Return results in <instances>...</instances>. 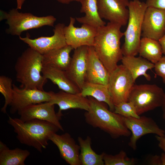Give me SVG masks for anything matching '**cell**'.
Instances as JSON below:
<instances>
[{"instance_id": "6da1fadb", "label": "cell", "mask_w": 165, "mask_h": 165, "mask_svg": "<svg viewBox=\"0 0 165 165\" xmlns=\"http://www.w3.org/2000/svg\"><path fill=\"white\" fill-rule=\"evenodd\" d=\"M121 27L118 24L109 22L97 28L95 38L93 47L109 73L116 68L123 56L120 47V40L124 36Z\"/></svg>"}, {"instance_id": "7a4b0ae2", "label": "cell", "mask_w": 165, "mask_h": 165, "mask_svg": "<svg viewBox=\"0 0 165 165\" xmlns=\"http://www.w3.org/2000/svg\"><path fill=\"white\" fill-rule=\"evenodd\" d=\"M8 123L14 128L21 143L34 147L40 152L46 148L51 136L60 130L51 123L36 119L23 121L9 116Z\"/></svg>"}, {"instance_id": "3957f363", "label": "cell", "mask_w": 165, "mask_h": 165, "mask_svg": "<svg viewBox=\"0 0 165 165\" xmlns=\"http://www.w3.org/2000/svg\"><path fill=\"white\" fill-rule=\"evenodd\" d=\"M89 108L85 113V120L94 128H99L114 139L128 137L131 131L126 126L122 116L108 110L105 102L88 97Z\"/></svg>"}, {"instance_id": "277c9868", "label": "cell", "mask_w": 165, "mask_h": 165, "mask_svg": "<svg viewBox=\"0 0 165 165\" xmlns=\"http://www.w3.org/2000/svg\"><path fill=\"white\" fill-rule=\"evenodd\" d=\"M42 55L30 47L18 58L14 68L20 88L44 90L47 79L42 73Z\"/></svg>"}, {"instance_id": "5b68a950", "label": "cell", "mask_w": 165, "mask_h": 165, "mask_svg": "<svg viewBox=\"0 0 165 165\" xmlns=\"http://www.w3.org/2000/svg\"><path fill=\"white\" fill-rule=\"evenodd\" d=\"M147 6L140 0L130 1L127 27L124 33V42L121 48L123 56H136L138 53L142 33V25Z\"/></svg>"}, {"instance_id": "8992f818", "label": "cell", "mask_w": 165, "mask_h": 165, "mask_svg": "<svg viewBox=\"0 0 165 165\" xmlns=\"http://www.w3.org/2000/svg\"><path fill=\"white\" fill-rule=\"evenodd\" d=\"M16 8L8 12L0 11V20H6L9 25L6 33L12 35L20 36L25 31L38 28L45 26L53 27L56 19L53 16H35L31 13L20 12Z\"/></svg>"}, {"instance_id": "52a82bcc", "label": "cell", "mask_w": 165, "mask_h": 165, "mask_svg": "<svg viewBox=\"0 0 165 165\" xmlns=\"http://www.w3.org/2000/svg\"><path fill=\"white\" fill-rule=\"evenodd\" d=\"M164 94L163 89L155 84L134 85L128 101L132 102L139 116L162 105Z\"/></svg>"}, {"instance_id": "ba28073f", "label": "cell", "mask_w": 165, "mask_h": 165, "mask_svg": "<svg viewBox=\"0 0 165 165\" xmlns=\"http://www.w3.org/2000/svg\"><path fill=\"white\" fill-rule=\"evenodd\" d=\"M134 82L130 73L122 64L118 65L110 73L108 86L114 106L128 101Z\"/></svg>"}, {"instance_id": "9c48e42d", "label": "cell", "mask_w": 165, "mask_h": 165, "mask_svg": "<svg viewBox=\"0 0 165 165\" xmlns=\"http://www.w3.org/2000/svg\"><path fill=\"white\" fill-rule=\"evenodd\" d=\"M13 94L9 105L11 114L18 113L25 107L31 105L49 102L53 91L19 88L13 84Z\"/></svg>"}, {"instance_id": "30bf717a", "label": "cell", "mask_w": 165, "mask_h": 165, "mask_svg": "<svg viewBox=\"0 0 165 165\" xmlns=\"http://www.w3.org/2000/svg\"><path fill=\"white\" fill-rule=\"evenodd\" d=\"M123 119L126 126L131 132L128 145L134 150L137 148L138 140L144 135L152 134L161 137L165 136V131L151 117L144 116H140L139 118L123 117Z\"/></svg>"}, {"instance_id": "8fae6325", "label": "cell", "mask_w": 165, "mask_h": 165, "mask_svg": "<svg viewBox=\"0 0 165 165\" xmlns=\"http://www.w3.org/2000/svg\"><path fill=\"white\" fill-rule=\"evenodd\" d=\"M65 25L64 23L57 24L53 30V35L51 36H42L31 39L29 35L19 39L29 46L42 55L52 50L59 49L67 45L64 34Z\"/></svg>"}, {"instance_id": "7c38bea8", "label": "cell", "mask_w": 165, "mask_h": 165, "mask_svg": "<svg viewBox=\"0 0 165 165\" xmlns=\"http://www.w3.org/2000/svg\"><path fill=\"white\" fill-rule=\"evenodd\" d=\"M76 19L71 17L68 26L64 29L66 41L67 45L76 49L82 46H93L97 28L87 24H82L81 27L74 26Z\"/></svg>"}, {"instance_id": "4fadbf2b", "label": "cell", "mask_w": 165, "mask_h": 165, "mask_svg": "<svg viewBox=\"0 0 165 165\" xmlns=\"http://www.w3.org/2000/svg\"><path fill=\"white\" fill-rule=\"evenodd\" d=\"M129 2V0H98L99 15L109 22L125 26L128 20Z\"/></svg>"}, {"instance_id": "5bb4252c", "label": "cell", "mask_w": 165, "mask_h": 165, "mask_svg": "<svg viewBox=\"0 0 165 165\" xmlns=\"http://www.w3.org/2000/svg\"><path fill=\"white\" fill-rule=\"evenodd\" d=\"M54 105L49 102L34 104L29 105L18 113L19 118L23 121L36 119L51 123L64 131L60 120L62 115L56 113Z\"/></svg>"}, {"instance_id": "9a60e30c", "label": "cell", "mask_w": 165, "mask_h": 165, "mask_svg": "<svg viewBox=\"0 0 165 165\" xmlns=\"http://www.w3.org/2000/svg\"><path fill=\"white\" fill-rule=\"evenodd\" d=\"M165 33V10L147 7L142 25V37L158 40Z\"/></svg>"}, {"instance_id": "2e32d148", "label": "cell", "mask_w": 165, "mask_h": 165, "mask_svg": "<svg viewBox=\"0 0 165 165\" xmlns=\"http://www.w3.org/2000/svg\"><path fill=\"white\" fill-rule=\"evenodd\" d=\"M88 46H82L75 50L69 65L65 71L68 77L80 91L86 81Z\"/></svg>"}, {"instance_id": "e0dca14e", "label": "cell", "mask_w": 165, "mask_h": 165, "mask_svg": "<svg viewBox=\"0 0 165 165\" xmlns=\"http://www.w3.org/2000/svg\"><path fill=\"white\" fill-rule=\"evenodd\" d=\"M50 140L58 148L61 157L70 165H81L79 160L80 147L68 133L59 135L54 133Z\"/></svg>"}, {"instance_id": "ac0fdd59", "label": "cell", "mask_w": 165, "mask_h": 165, "mask_svg": "<svg viewBox=\"0 0 165 165\" xmlns=\"http://www.w3.org/2000/svg\"><path fill=\"white\" fill-rule=\"evenodd\" d=\"M53 105H57L59 107L57 112L62 115V111L70 109H79L87 111L89 108L88 98L81 95L80 93L73 94L62 90L55 93L53 92L50 101Z\"/></svg>"}, {"instance_id": "d6986e66", "label": "cell", "mask_w": 165, "mask_h": 165, "mask_svg": "<svg viewBox=\"0 0 165 165\" xmlns=\"http://www.w3.org/2000/svg\"><path fill=\"white\" fill-rule=\"evenodd\" d=\"M110 73L101 61L93 46H88L86 81L108 86Z\"/></svg>"}, {"instance_id": "ffe728a7", "label": "cell", "mask_w": 165, "mask_h": 165, "mask_svg": "<svg viewBox=\"0 0 165 165\" xmlns=\"http://www.w3.org/2000/svg\"><path fill=\"white\" fill-rule=\"evenodd\" d=\"M42 73L46 79L50 80L61 90L73 94L80 92V90L69 78L65 71L53 67L44 66Z\"/></svg>"}, {"instance_id": "44dd1931", "label": "cell", "mask_w": 165, "mask_h": 165, "mask_svg": "<svg viewBox=\"0 0 165 165\" xmlns=\"http://www.w3.org/2000/svg\"><path fill=\"white\" fill-rule=\"evenodd\" d=\"M121 61L122 64L130 72L135 82L139 76L142 75L147 80H151V77L147 73V71L154 68V64L140 56H123Z\"/></svg>"}, {"instance_id": "7402d4cb", "label": "cell", "mask_w": 165, "mask_h": 165, "mask_svg": "<svg viewBox=\"0 0 165 165\" xmlns=\"http://www.w3.org/2000/svg\"><path fill=\"white\" fill-rule=\"evenodd\" d=\"M73 49L71 46L67 45L49 51L42 55L43 66H50L66 71L71 62L70 53Z\"/></svg>"}, {"instance_id": "603a6c76", "label": "cell", "mask_w": 165, "mask_h": 165, "mask_svg": "<svg viewBox=\"0 0 165 165\" xmlns=\"http://www.w3.org/2000/svg\"><path fill=\"white\" fill-rule=\"evenodd\" d=\"M80 12L84 13L82 17H76V20L82 24H87L96 28L106 24L100 16L98 10V0H81Z\"/></svg>"}, {"instance_id": "cb8c5ba5", "label": "cell", "mask_w": 165, "mask_h": 165, "mask_svg": "<svg viewBox=\"0 0 165 165\" xmlns=\"http://www.w3.org/2000/svg\"><path fill=\"white\" fill-rule=\"evenodd\" d=\"M80 94L84 97H91L98 101L105 103L108 105L109 110L114 112L115 106L112 101L108 86L85 81Z\"/></svg>"}, {"instance_id": "d4e9b609", "label": "cell", "mask_w": 165, "mask_h": 165, "mask_svg": "<svg viewBox=\"0 0 165 165\" xmlns=\"http://www.w3.org/2000/svg\"><path fill=\"white\" fill-rule=\"evenodd\" d=\"M80 147L79 160L81 165H104V156L105 153L97 154L91 147V139L87 136L85 139L80 137L78 138Z\"/></svg>"}, {"instance_id": "484cf974", "label": "cell", "mask_w": 165, "mask_h": 165, "mask_svg": "<svg viewBox=\"0 0 165 165\" xmlns=\"http://www.w3.org/2000/svg\"><path fill=\"white\" fill-rule=\"evenodd\" d=\"M30 154L26 149L17 148L10 149L0 141V165H24L25 161Z\"/></svg>"}, {"instance_id": "4316f807", "label": "cell", "mask_w": 165, "mask_h": 165, "mask_svg": "<svg viewBox=\"0 0 165 165\" xmlns=\"http://www.w3.org/2000/svg\"><path fill=\"white\" fill-rule=\"evenodd\" d=\"M138 53L140 57L154 64L161 58L163 54L158 41L144 37L141 38Z\"/></svg>"}, {"instance_id": "83f0119b", "label": "cell", "mask_w": 165, "mask_h": 165, "mask_svg": "<svg viewBox=\"0 0 165 165\" xmlns=\"http://www.w3.org/2000/svg\"><path fill=\"white\" fill-rule=\"evenodd\" d=\"M0 92L3 96L5 100L1 111L5 113H6L7 108L10 105L13 97V84L11 78L3 75L0 76Z\"/></svg>"}, {"instance_id": "f1b7e54d", "label": "cell", "mask_w": 165, "mask_h": 165, "mask_svg": "<svg viewBox=\"0 0 165 165\" xmlns=\"http://www.w3.org/2000/svg\"><path fill=\"white\" fill-rule=\"evenodd\" d=\"M103 160L105 165H134L136 163L134 158L128 157L123 150L114 155L105 153Z\"/></svg>"}, {"instance_id": "f546056e", "label": "cell", "mask_w": 165, "mask_h": 165, "mask_svg": "<svg viewBox=\"0 0 165 165\" xmlns=\"http://www.w3.org/2000/svg\"><path fill=\"white\" fill-rule=\"evenodd\" d=\"M114 112L123 117L139 118L133 104L130 101L123 102L115 106Z\"/></svg>"}, {"instance_id": "4dcf8cb0", "label": "cell", "mask_w": 165, "mask_h": 165, "mask_svg": "<svg viewBox=\"0 0 165 165\" xmlns=\"http://www.w3.org/2000/svg\"><path fill=\"white\" fill-rule=\"evenodd\" d=\"M154 68L156 75L162 78L165 84V56L154 64Z\"/></svg>"}, {"instance_id": "1f68e13d", "label": "cell", "mask_w": 165, "mask_h": 165, "mask_svg": "<svg viewBox=\"0 0 165 165\" xmlns=\"http://www.w3.org/2000/svg\"><path fill=\"white\" fill-rule=\"evenodd\" d=\"M145 3L147 7L165 10V0H145Z\"/></svg>"}, {"instance_id": "d6a6232c", "label": "cell", "mask_w": 165, "mask_h": 165, "mask_svg": "<svg viewBox=\"0 0 165 165\" xmlns=\"http://www.w3.org/2000/svg\"><path fill=\"white\" fill-rule=\"evenodd\" d=\"M148 164L152 165H163L162 156L156 155L150 156L148 159Z\"/></svg>"}, {"instance_id": "836d02e7", "label": "cell", "mask_w": 165, "mask_h": 165, "mask_svg": "<svg viewBox=\"0 0 165 165\" xmlns=\"http://www.w3.org/2000/svg\"><path fill=\"white\" fill-rule=\"evenodd\" d=\"M155 137L158 141L159 147L165 153V136L161 137L156 135Z\"/></svg>"}, {"instance_id": "e575fe53", "label": "cell", "mask_w": 165, "mask_h": 165, "mask_svg": "<svg viewBox=\"0 0 165 165\" xmlns=\"http://www.w3.org/2000/svg\"><path fill=\"white\" fill-rule=\"evenodd\" d=\"M158 41L161 46L163 53L165 55V33Z\"/></svg>"}, {"instance_id": "d590c367", "label": "cell", "mask_w": 165, "mask_h": 165, "mask_svg": "<svg viewBox=\"0 0 165 165\" xmlns=\"http://www.w3.org/2000/svg\"><path fill=\"white\" fill-rule=\"evenodd\" d=\"M59 3L63 4H68L73 2H80L81 0H56Z\"/></svg>"}, {"instance_id": "8d00e7d4", "label": "cell", "mask_w": 165, "mask_h": 165, "mask_svg": "<svg viewBox=\"0 0 165 165\" xmlns=\"http://www.w3.org/2000/svg\"><path fill=\"white\" fill-rule=\"evenodd\" d=\"M25 0H16V8L19 9H21Z\"/></svg>"}, {"instance_id": "74e56055", "label": "cell", "mask_w": 165, "mask_h": 165, "mask_svg": "<svg viewBox=\"0 0 165 165\" xmlns=\"http://www.w3.org/2000/svg\"><path fill=\"white\" fill-rule=\"evenodd\" d=\"M163 112V117L165 120V91L163 103L161 106Z\"/></svg>"}]
</instances>
